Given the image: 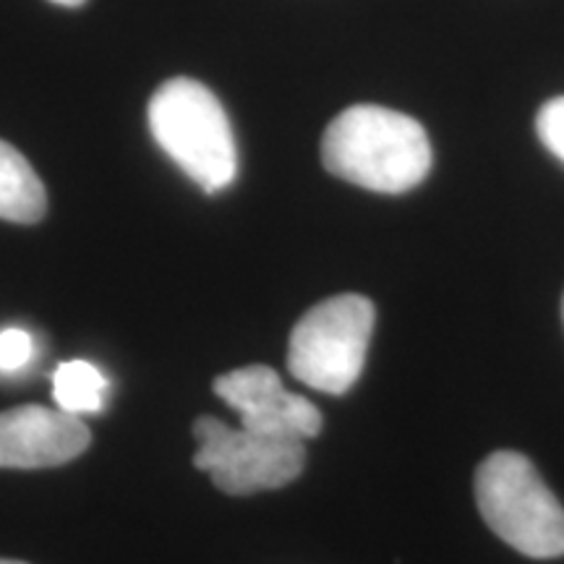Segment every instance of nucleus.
<instances>
[{"label":"nucleus","instance_id":"4468645a","mask_svg":"<svg viewBox=\"0 0 564 564\" xmlns=\"http://www.w3.org/2000/svg\"><path fill=\"white\" fill-rule=\"evenodd\" d=\"M562 316H564V299H562Z\"/></svg>","mask_w":564,"mask_h":564},{"label":"nucleus","instance_id":"9d476101","mask_svg":"<svg viewBox=\"0 0 564 564\" xmlns=\"http://www.w3.org/2000/svg\"><path fill=\"white\" fill-rule=\"evenodd\" d=\"M535 131H539L541 144L554 154L556 160L564 162V97H554L535 118Z\"/></svg>","mask_w":564,"mask_h":564},{"label":"nucleus","instance_id":"f8f14e48","mask_svg":"<svg viewBox=\"0 0 564 564\" xmlns=\"http://www.w3.org/2000/svg\"><path fill=\"white\" fill-rule=\"evenodd\" d=\"M51 3L66 6V9H79V6H84V3H87V0H51Z\"/></svg>","mask_w":564,"mask_h":564},{"label":"nucleus","instance_id":"7ed1b4c3","mask_svg":"<svg viewBox=\"0 0 564 564\" xmlns=\"http://www.w3.org/2000/svg\"><path fill=\"white\" fill-rule=\"evenodd\" d=\"M478 512L505 544L531 560L564 556V507L525 455L502 449L476 470Z\"/></svg>","mask_w":564,"mask_h":564},{"label":"nucleus","instance_id":"1a4fd4ad","mask_svg":"<svg viewBox=\"0 0 564 564\" xmlns=\"http://www.w3.org/2000/svg\"><path fill=\"white\" fill-rule=\"evenodd\" d=\"M105 382L102 371L89 361L63 364L53 377V398L61 411L70 415L100 413L105 405Z\"/></svg>","mask_w":564,"mask_h":564},{"label":"nucleus","instance_id":"39448f33","mask_svg":"<svg viewBox=\"0 0 564 564\" xmlns=\"http://www.w3.org/2000/svg\"><path fill=\"white\" fill-rule=\"evenodd\" d=\"M194 436L199 444L194 465L232 497L280 489L295 481L306 465V444L299 436L232 429L212 415L196 419Z\"/></svg>","mask_w":564,"mask_h":564},{"label":"nucleus","instance_id":"423d86ee","mask_svg":"<svg viewBox=\"0 0 564 564\" xmlns=\"http://www.w3.org/2000/svg\"><path fill=\"white\" fill-rule=\"evenodd\" d=\"M215 394L241 415V426L262 434L314 440L322 432V413L303 394L288 392L278 371L253 364L215 379Z\"/></svg>","mask_w":564,"mask_h":564},{"label":"nucleus","instance_id":"20e7f679","mask_svg":"<svg viewBox=\"0 0 564 564\" xmlns=\"http://www.w3.org/2000/svg\"><path fill=\"white\" fill-rule=\"evenodd\" d=\"M373 319L366 295L343 293L316 303L293 327L288 369L316 392L345 394L364 371Z\"/></svg>","mask_w":564,"mask_h":564},{"label":"nucleus","instance_id":"f257e3e1","mask_svg":"<svg viewBox=\"0 0 564 564\" xmlns=\"http://www.w3.org/2000/svg\"><path fill=\"white\" fill-rule=\"evenodd\" d=\"M327 173L377 194H405L432 171V141L405 112L382 105H352L322 139Z\"/></svg>","mask_w":564,"mask_h":564},{"label":"nucleus","instance_id":"0eeeda50","mask_svg":"<svg viewBox=\"0 0 564 564\" xmlns=\"http://www.w3.org/2000/svg\"><path fill=\"white\" fill-rule=\"evenodd\" d=\"M91 434L82 415L45 405H19L0 413V468H55L87 453Z\"/></svg>","mask_w":564,"mask_h":564},{"label":"nucleus","instance_id":"9b49d317","mask_svg":"<svg viewBox=\"0 0 564 564\" xmlns=\"http://www.w3.org/2000/svg\"><path fill=\"white\" fill-rule=\"evenodd\" d=\"M32 352V337L24 329L11 327L0 333V371H19L21 366L30 364Z\"/></svg>","mask_w":564,"mask_h":564},{"label":"nucleus","instance_id":"ddd939ff","mask_svg":"<svg viewBox=\"0 0 564 564\" xmlns=\"http://www.w3.org/2000/svg\"><path fill=\"white\" fill-rule=\"evenodd\" d=\"M0 564H26V562H17V560H0Z\"/></svg>","mask_w":564,"mask_h":564},{"label":"nucleus","instance_id":"6e6552de","mask_svg":"<svg viewBox=\"0 0 564 564\" xmlns=\"http://www.w3.org/2000/svg\"><path fill=\"white\" fill-rule=\"evenodd\" d=\"M47 194L30 160L0 139V220L34 225L45 217Z\"/></svg>","mask_w":564,"mask_h":564},{"label":"nucleus","instance_id":"f03ea898","mask_svg":"<svg viewBox=\"0 0 564 564\" xmlns=\"http://www.w3.org/2000/svg\"><path fill=\"white\" fill-rule=\"evenodd\" d=\"M150 131L162 152L207 194L228 188L238 175V150L223 102L202 82H165L147 108Z\"/></svg>","mask_w":564,"mask_h":564}]
</instances>
